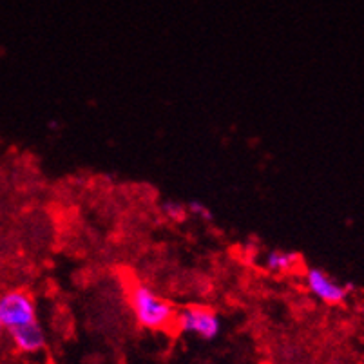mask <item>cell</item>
<instances>
[{"label":"cell","instance_id":"cell-1","mask_svg":"<svg viewBox=\"0 0 364 364\" xmlns=\"http://www.w3.org/2000/svg\"><path fill=\"white\" fill-rule=\"evenodd\" d=\"M127 297L132 316L141 328L158 332L168 328L171 324H176L178 312L174 306L141 281L131 283Z\"/></svg>","mask_w":364,"mask_h":364},{"label":"cell","instance_id":"cell-7","mask_svg":"<svg viewBox=\"0 0 364 364\" xmlns=\"http://www.w3.org/2000/svg\"><path fill=\"white\" fill-rule=\"evenodd\" d=\"M161 213H164L168 220L181 221L187 218L188 208H187V205L181 203V201L168 200V201H164V203H161Z\"/></svg>","mask_w":364,"mask_h":364},{"label":"cell","instance_id":"cell-8","mask_svg":"<svg viewBox=\"0 0 364 364\" xmlns=\"http://www.w3.org/2000/svg\"><path fill=\"white\" fill-rule=\"evenodd\" d=\"M187 208H188V214H193V216L200 218V220H203V221H213L214 220V213L207 207V205L203 203V201L191 200L187 203Z\"/></svg>","mask_w":364,"mask_h":364},{"label":"cell","instance_id":"cell-5","mask_svg":"<svg viewBox=\"0 0 364 364\" xmlns=\"http://www.w3.org/2000/svg\"><path fill=\"white\" fill-rule=\"evenodd\" d=\"M9 339L22 353H36L46 346V332L38 321L9 330Z\"/></svg>","mask_w":364,"mask_h":364},{"label":"cell","instance_id":"cell-3","mask_svg":"<svg viewBox=\"0 0 364 364\" xmlns=\"http://www.w3.org/2000/svg\"><path fill=\"white\" fill-rule=\"evenodd\" d=\"M36 306L33 297L24 290H11L0 299V324L2 328L9 330L35 323Z\"/></svg>","mask_w":364,"mask_h":364},{"label":"cell","instance_id":"cell-2","mask_svg":"<svg viewBox=\"0 0 364 364\" xmlns=\"http://www.w3.org/2000/svg\"><path fill=\"white\" fill-rule=\"evenodd\" d=\"M176 326L180 332L200 337L203 341L216 339L223 328L221 317L218 316L216 310L207 306H187L180 310L176 316Z\"/></svg>","mask_w":364,"mask_h":364},{"label":"cell","instance_id":"cell-6","mask_svg":"<svg viewBox=\"0 0 364 364\" xmlns=\"http://www.w3.org/2000/svg\"><path fill=\"white\" fill-rule=\"evenodd\" d=\"M301 263H303L301 254L294 252V250H272L264 257V267L268 272L274 274L292 272Z\"/></svg>","mask_w":364,"mask_h":364},{"label":"cell","instance_id":"cell-4","mask_svg":"<svg viewBox=\"0 0 364 364\" xmlns=\"http://www.w3.org/2000/svg\"><path fill=\"white\" fill-rule=\"evenodd\" d=\"M304 281H306V287L312 292V296L317 297L321 303L330 304V306L344 303L353 290L352 283H341L339 279L330 276L326 270L316 267L306 270Z\"/></svg>","mask_w":364,"mask_h":364}]
</instances>
